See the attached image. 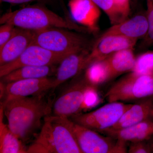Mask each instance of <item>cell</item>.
<instances>
[{
	"instance_id": "cell-1",
	"label": "cell",
	"mask_w": 153,
	"mask_h": 153,
	"mask_svg": "<svg viewBox=\"0 0 153 153\" xmlns=\"http://www.w3.org/2000/svg\"><path fill=\"white\" fill-rule=\"evenodd\" d=\"M45 95L8 99L1 104L9 128L23 142L40 126L41 120L52 111V104L46 100Z\"/></svg>"
},
{
	"instance_id": "cell-2",
	"label": "cell",
	"mask_w": 153,
	"mask_h": 153,
	"mask_svg": "<svg viewBox=\"0 0 153 153\" xmlns=\"http://www.w3.org/2000/svg\"><path fill=\"white\" fill-rule=\"evenodd\" d=\"M73 122L68 117L47 116L27 153H82L73 131Z\"/></svg>"
},
{
	"instance_id": "cell-3",
	"label": "cell",
	"mask_w": 153,
	"mask_h": 153,
	"mask_svg": "<svg viewBox=\"0 0 153 153\" xmlns=\"http://www.w3.org/2000/svg\"><path fill=\"white\" fill-rule=\"evenodd\" d=\"M9 24L16 27L37 31L47 28H66L80 33L89 31L70 19L60 16L44 4L38 3L6 13L0 19V24Z\"/></svg>"
},
{
	"instance_id": "cell-4",
	"label": "cell",
	"mask_w": 153,
	"mask_h": 153,
	"mask_svg": "<svg viewBox=\"0 0 153 153\" xmlns=\"http://www.w3.org/2000/svg\"><path fill=\"white\" fill-rule=\"evenodd\" d=\"M52 27L35 31L33 43L57 54L69 55L91 49L89 39L80 32Z\"/></svg>"
},
{
	"instance_id": "cell-5",
	"label": "cell",
	"mask_w": 153,
	"mask_h": 153,
	"mask_svg": "<svg viewBox=\"0 0 153 153\" xmlns=\"http://www.w3.org/2000/svg\"><path fill=\"white\" fill-rule=\"evenodd\" d=\"M153 97V74L129 72L111 85L105 94L108 102L141 101Z\"/></svg>"
},
{
	"instance_id": "cell-6",
	"label": "cell",
	"mask_w": 153,
	"mask_h": 153,
	"mask_svg": "<svg viewBox=\"0 0 153 153\" xmlns=\"http://www.w3.org/2000/svg\"><path fill=\"white\" fill-rule=\"evenodd\" d=\"M73 131L82 153H126V143L73 122Z\"/></svg>"
},
{
	"instance_id": "cell-7",
	"label": "cell",
	"mask_w": 153,
	"mask_h": 153,
	"mask_svg": "<svg viewBox=\"0 0 153 153\" xmlns=\"http://www.w3.org/2000/svg\"><path fill=\"white\" fill-rule=\"evenodd\" d=\"M132 104L123 102H108L93 111L73 116L71 117V120L75 123L100 132L115 125L124 113Z\"/></svg>"
},
{
	"instance_id": "cell-8",
	"label": "cell",
	"mask_w": 153,
	"mask_h": 153,
	"mask_svg": "<svg viewBox=\"0 0 153 153\" xmlns=\"http://www.w3.org/2000/svg\"><path fill=\"white\" fill-rule=\"evenodd\" d=\"M68 55L54 53L33 43L16 60L0 66V77L22 66L55 65Z\"/></svg>"
},
{
	"instance_id": "cell-9",
	"label": "cell",
	"mask_w": 153,
	"mask_h": 153,
	"mask_svg": "<svg viewBox=\"0 0 153 153\" xmlns=\"http://www.w3.org/2000/svg\"><path fill=\"white\" fill-rule=\"evenodd\" d=\"M90 85L85 77L70 85L52 104L53 114L69 118L79 114Z\"/></svg>"
},
{
	"instance_id": "cell-10",
	"label": "cell",
	"mask_w": 153,
	"mask_h": 153,
	"mask_svg": "<svg viewBox=\"0 0 153 153\" xmlns=\"http://www.w3.org/2000/svg\"><path fill=\"white\" fill-rule=\"evenodd\" d=\"M54 79L49 77L22 79L4 84L1 82V98L4 100L16 97L46 94L53 88Z\"/></svg>"
},
{
	"instance_id": "cell-11",
	"label": "cell",
	"mask_w": 153,
	"mask_h": 153,
	"mask_svg": "<svg viewBox=\"0 0 153 153\" xmlns=\"http://www.w3.org/2000/svg\"><path fill=\"white\" fill-rule=\"evenodd\" d=\"M137 40L117 35L101 36L91 48L86 60V68L123 49L134 48Z\"/></svg>"
},
{
	"instance_id": "cell-12",
	"label": "cell",
	"mask_w": 153,
	"mask_h": 153,
	"mask_svg": "<svg viewBox=\"0 0 153 153\" xmlns=\"http://www.w3.org/2000/svg\"><path fill=\"white\" fill-rule=\"evenodd\" d=\"M35 31L15 28L13 36L0 49V66L13 62L33 43Z\"/></svg>"
},
{
	"instance_id": "cell-13",
	"label": "cell",
	"mask_w": 153,
	"mask_h": 153,
	"mask_svg": "<svg viewBox=\"0 0 153 153\" xmlns=\"http://www.w3.org/2000/svg\"><path fill=\"white\" fill-rule=\"evenodd\" d=\"M149 25L146 11L112 25L101 36L117 35L126 38L143 40L147 34Z\"/></svg>"
},
{
	"instance_id": "cell-14",
	"label": "cell",
	"mask_w": 153,
	"mask_h": 153,
	"mask_svg": "<svg viewBox=\"0 0 153 153\" xmlns=\"http://www.w3.org/2000/svg\"><path fill=\"white\" fill-rule=\"evenodd\" d=\"M91 49L70 54L65 57L56 70L53 88H56L66 80L79 74L86 68L88 56Z\"/></svg>"
},
{
	"instance_id": "cell-15",
	"label": "cell",
	"mask_w": 153,
	"mask_h": 153,
	"mask_svg": "<svg viewBox=\"0 0 153 153\" xmlns=\"http://www.w3.org/2000/svg\"><path fill=\"white\" fill-rule=\"evenodd\" d=\"M100 133L126 143L148 140L153 136V121L147 120L126 128L106 129Z\"/></svg>"
},
{
	"instance_id": "cell-16",
	"label": "cell",
	"mask_w": 153,
	"mask_h": 153,
	"mask_svg": "<svg viewBox=\"0 0 153 153\" xmlns=\"http://www.w3.org/2000/svg\"><path fill=\"white\" fill-rule=\"evenodd\" d=\"M153 111V98L146 99L133 104L125 111L118 121L111 128L120 129L131 126L152 117Z\"/></svg>"
},
{
	"instance_id": "cell-17",
	"label": "cell",
	"mask_w": 153,
	"mask_h": 153,
	"mask_svg": "<svg viewBox=\"0 0 153 153\" xmlns=\"http://www.w3.org/2000/svg\"><path fill=\"white\" fill-rule=\"evenodd\" d=\"M70 4L79 23L90 32L98 30L100 9L91 0H71Z\"/></svg>"
},
{
	"instance_id": "cell-18",
	"label": "cell",
	"mask_w": 153,
	"mask_h": 153,
	"mask_svg": "<svg viewBox=\"0 0 153 153\" xmlns=\"http://www.w3.org/2000/svg\"><path fill=\"white\" fill-rule=\"evenodd\" d=\"M134 49H123L105 58L109 66L112 79L132 71L136 59Z\"/></svg>"
},
{
	"instance_id": "cell-19",
	"label": "cell",
	"mask_w": 153,
	"mask_h": 153,
	"mask_svg": "<svg viewBox=\"0 0 153 153\" xmlns=\"http://www.w3.org/2000/svg\"><path fill=\"white\" fill-rule=\"evenodd\" d=\"M4 108L0 109V153H27V149L23 142L11 131L4 122Z\"/></svg>"
},
{
	"instance_id": "cell-20",
	"label": "cell",
	"mask_w": 153,
	"mask_h": 153,
	"mask_svg": "<svg viewBox=\"0 0 153 153\" xmlns=\"http://www.w3.org/2000/svg\"><path fill=\"white\" fill-rule=\"evenodd\" d=\"M54 66V65L22 66L1 77V81L7 84L22 79L49 77L55 72Z\"/></svg>"
},
{
	"instance_id": "cell-21",
	"label": "cell",
	"mask_w": 153,
	"mask_h": 153,
	"mask_svg": "<svg viewBox=\"0 0 153 153\" xmlns=\"http://www.w3.org/2000/svg\"><path fill=\"white\" fill-rule=\"evenodd\" d=\"M86 68L85 79L94 86L97 87L112 79L105 59L94 62Z\"/></svg>"
},
{
	"instance_id": "cell-22",
	"label": "cell",
	"mask_w": 153,
	"mask_h": 153,
	"mask_svg": "<svg viewBox=\"0 0 153 153\" xmlns=\"http://www.w3.org/2000/svg\"><path fill=\"white\" fill-rule=\"evenodd\" d=\"M131 72L139 74H153V51H146L137 56Z\"/></svg>"
},
{
	"instance_id": "cell-23",
	"label": "cell",
	"mask_w": 153,
	"mask_h": 153,
	"mask_svg": "<svg viewBox=\"0 0 153 153\" xmlns=\"http://www.w3.org/2000/svg\"><path fill=\"white\" fill-rule=\"evenodd\" d=\"M146 13L149 28L147 34L140 44L141 49H146L153 47V0H146Z\"/></svg>"
},
{
	"instance_id": "cell-24",
	"label": "cell",
	"mask_w": 153,
	"mask_h": 153,
	"mask_svg": "<svg viewBox=\"0 0 153 153\" xmlns=\"http://www.w3.org/2000/svg\"><path fill=\"white\" fill-rule=\"evenodd\" d=\"M106 14L112 25L120 23L113 0H91Z\"/></svg>"
},
{
	"instance_id": "cell-25",
	"label": "cell",
	"mask_w": 153,
	"mask_h": 153,
	"mask_svg": "<svg viewBox=\"0 0 153 153\" xmlns=\"http://www.w3.org/2000/svg\"><path fill=\"white\" fill-rule=\"evenodd\" d=\"M101 102V98L97 86L92 84L89 85L85 93L83 108H90L97 105Z\"/></svg>"
},
{
	"instance_id": "cell-26",
	"label": "cell",
	"mask_w": 153,
	"mask_h": 153,
	"mask_svg": "<svg viewBox=\"0 0 153 153\" xmlns=\"http://www.w3.org/2000/svg\"><path fill=\"white\" fill-rule=\"evenodd\" d=\"M120 23L129 18L131 12L130 0H113Z\"/></svg>"
},
{
	"instance_id": "cell-27",
	"label": "cell",
	"mask_w": 153,
	"mask_h": 153,
	"mask_svg": "<svg viewBox=\"0 0 153 153\" xmlns=\"http://www.w3.org/2000/svg\"><path fill=\"white\" fill-rule=\"evenodd\" d=\"M128 152L129 153H148L152 152L148 140L139 141L130 143Z\"/></svg>"
},
{
	"instance_id": "cell-28",
	"label": "cell",
	"mask_w": 153,
	"mask_h": 153,
	"mask_svg": "<svg viewBox=\"0 0 153 153\" xmlns=\"http://www.w3.org/2000/svg\"><path fill=\"white\" fill-rule=\"evenodd\" d=\"M16 27L9 24L1 25L0 27V49L10 40L13 34Z\"/></svg>"
},
{
	"instance_id": "cell-29",
	"label": "cell",
	"mask_w": 153,
	"mask_h": 153,
	"mask_svg": "<svg viewBox=\"0 0 153 153\" xmlns=\"http://www.w3.org/2000/svg\"><path fill=\"white\" fill-rule=\"evenodd\" d=\"M1 2L10 3L14 4H26V3L36 2L38 3L44 4H53L56 2H60L61 4L64 5L63 0H0Z\"/></svg>"
},
{
	"instance_id": "cell-30",
	"label": "cell",
	"mask_w": 153,
	"mask_h": 153,
	"mask_svg": "<svg viewBox=\"0 0 153 153\" xmlns=\"http://www.w3.org/2000/svg\"><path fill=\"white\" fill-rule=\"evenodd\" d=\"M151 149H152V152H153V136L151 137L150 139L148 140Z\"/></svg>"
},
{
	"instance_id": "cell-31",
	"label": "cell",
	"mask_w": 153,
	"mask_h": 153,
	"mask_svg": "<svg viewBox=\"0 0 153 153\" xmlns=\"http://www.w3.org/2000/svg\"><path fill=\"white\" fill-rule=\"evenodd\" d=\"M132 1L134 3H135L137 2V1L138 0H132Z\"/></svg>"
}]
</instances>
